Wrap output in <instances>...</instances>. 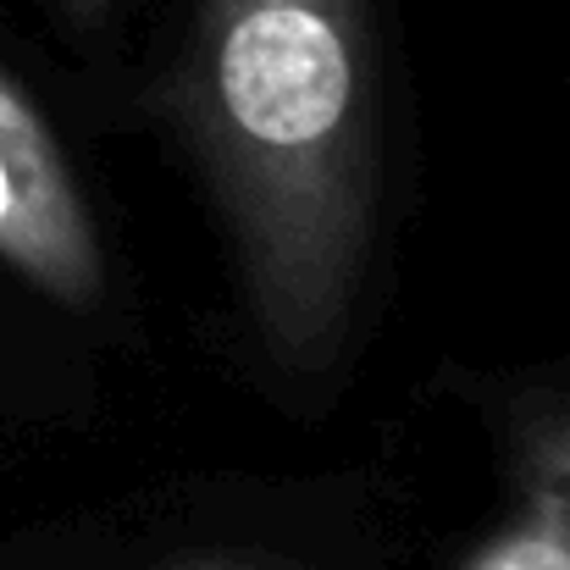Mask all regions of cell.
Instances as JSON below:
<instances>
[{
  "instance_id": "1",
  "label": "cell",
  "mask_w": 570,
  "mask_h": 570,
  "mask_svg": "<svg viewBox=\"0 0 570 570\" xmlns=\"http://www.w3.org/2000/svg\"><path fill=\"white\" fill-rule=\"evenodd\" d=\"M210 122L249 205L283 238H344L361 161L355 0H205Z\"/></svg>"
},
{
  "instance_id": "4",
  "label": "cell",
  "mask_w": 570,
  "mask_h": 570,
  "mask_svg": "<svg viewBox=\"0 0 570 570\" xmlns=\"http://www.w3.org/2000/svg\"><path fill=\"white\" fill-rule=\"evenodd\" d=\"M67 6H78V11H89V6H100V0H67Z\"/></svg>"
},
{
  "instance_id": "3",
  "label": "cell",
  "mask_w": 570,
  "mask_h": 570,
  "mask_svg": "<svg viewBox=\"0 0 570 570\" xmlns=\"http://www.w3.org/2000/svg\"><path fill=\"white\" fill-rule=\"evenodd\" d=\"M471 570H570V543L554 532H510Z\"/></svg>"
},
{
  "instance_id": "2",
  "label": "cell",
  "mask_w": 570,
  "mask_h": 570,
  "mask_svg": "<svg viewBox=\"0 0 570 570\" xmlns=\"http://www.w3.org/2000/svg\"><path fill=\"white\" fill-rule=\"evenodd\" d=\"M0 261L17 266L45 294H56L61 305H89L100 288V255L72 173L6 72H0Z\"/></svg>"
}]
</instances>
